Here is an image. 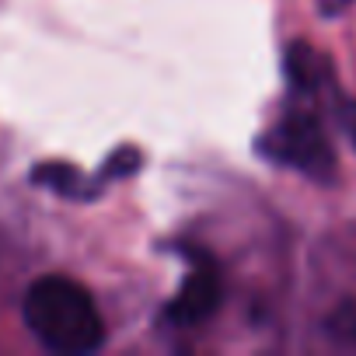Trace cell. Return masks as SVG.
Segmentation results:
<instances>
[{
    "label": "cell",
    "mask_w": 356,
    "mask_h": 356,
    "mask_svg": "<svg viewBox=\"0 0 356 356\" xmlns=\"http://www.w3.org/2000/svg\"><path fill=\"white\" fill-rule=\"evenodd\" d=\"M220 304V280L217 269L210 262H200L189 269L182 290L175 293V300L168 304V321L175 325H200L207 321Z\"/></svg>",
    "instance_id": "2"
},
{
    "label": "cell",
    "mask_w": 356,
    "mask_h": 356,
    "mask_svg": "<svg viewBox=\"0 0 356 356\" xmlns=\"http://www.w3.org/2000/svg\"><path fill=\"white\" fill-rule=\"evenodd\" d=\"M332 325H335V332H342V335L356 339V304H346V307L332 318Z\"/></svg>",
    "instance_id": "4"
},
{
    "label": "cell",
    "mask_w": 356,
    "mask_h": 356,
    "mask_svg": "<svg viewBox=\"0 0 356 356\" xmlns=\"http://www.w3.org/2000/svg\"><path fill=\"white\" fill-rule=\"evenodd\" d=\"M25 325L32 335L63 356L95 353L105 342V321L91 293L67 276H42L25 293Z\"/></svg>",
    "instance_id": "1"
},
{
    "label": "cell",
    "mask_w": 356,
    "mask_h": 356,
    "mask_svg": "<svg viewBox=\"0 0 356 356\" xmlns=\"http://www.w3.org/2000/svg\"><path fill=\"white\" fill-rule=\"evenodd\" d=\"M273 140V157H283L290 164H300V168H328L332 154L318 133V126L311 119H293V122H283L280 129L269 133Z\"/></svg>",
    "instance_id": "3"
}]
</instances>
